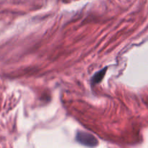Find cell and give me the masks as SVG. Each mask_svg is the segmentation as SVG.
I'll use <instances>...</instances> for the list:
<instances>
[{"mask_svg": "<svg viewBox=\"0 0 148 148\" xmlns=\"http://www.w3.org/2000/svg\"><path fill=\"white\" fill-rule=\"evenodd\" d=\"M78 143L87 147H95L98 145V140L92 134L84 132H79L76 136Z\"/></svg>", "mask_w": 148, "mask_h": 148, "instance_id": "obj_1", "label": "cell"}, {"mask_svg": "<svg viewBox=\"0 0 148 148\" xmlns=\"http://www.w3.org/2000/svg\"><path fill=\"white\" fill-rule=\"evenodd\" d=\"M107 68H105L104 69H102V70L99 71L98 72H97L92 78V83L95 84V83H98V82H101L102 80V79L103 78L104 75H105L106 71Z\"/></svg>", "mask_w": 148, "mask_h": 148, "instance_id": "obj_2", "label": "cell"}]
</instances>
